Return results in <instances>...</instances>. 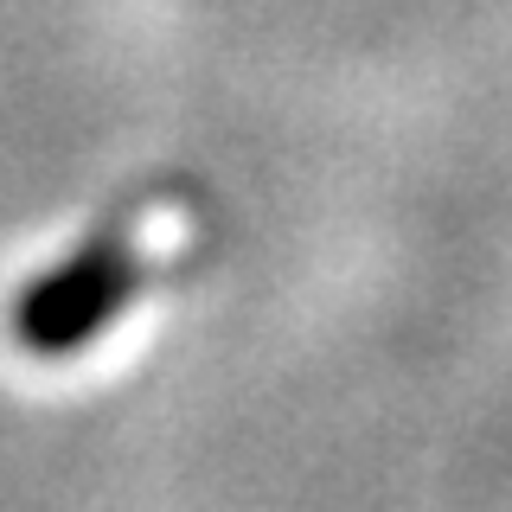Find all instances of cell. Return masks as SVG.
I'll use <instances>...</instances> for the list:
<instances>
[{
  "label": "cell",
  "mask_w": 512,
  "mask_h": 512,
  "mask_svg": "<svg viewBox=\"0 0 512 512\" xmlns=\"http://www.w3.org/2000/svg\"><path fill=\"white\" fill-rule=\"evenodd\" d=\"M141 288V250L122 231L90 237L71 263L45 269L39 282L13 308V340L39 359H71L77 346H90L103 327H116V314L135 301Z\"/></svg>",
  "instance_id": "cell-1"
}]
</instances>
